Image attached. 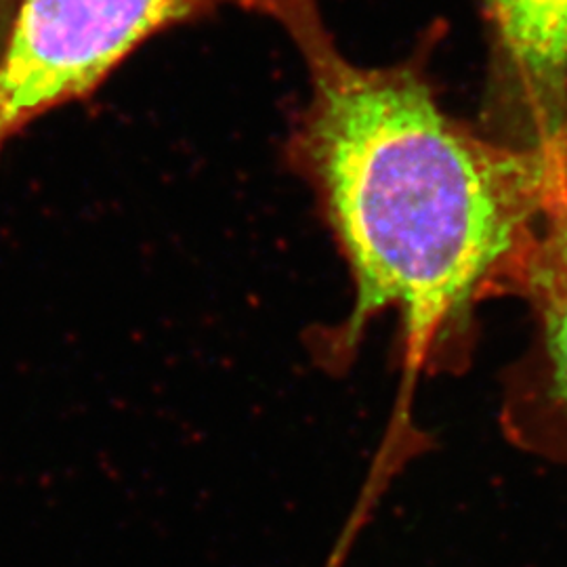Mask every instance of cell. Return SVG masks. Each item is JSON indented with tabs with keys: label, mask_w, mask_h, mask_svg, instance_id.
<instances>
[{
	"label": "cell",
	"mask_w": 567,
	"mask_h": 567,
	"mask_svg": "<svg viewBox=\"0 0 567 567\" xmlns=\"http://www.w3.org/2000/svg\"><path fill=\"white\" fill-rule=\"evenodd\" d=\"M20 0H0V44L4 41V34L9 30V23L13 20V13L18 9Z\"/></svg>",
	"instance_id": "5"
},
{
	"label": "cell",
	"mask_w": 567,
	"mask_h": 567,
	"mask_svg": "<svg viewBox=\"0 0 567 567\" xmlns=\"http://www.w3.org/2000/svg\"><path fill=\"white\" fill-rule=\"evenodd\" d=\"M526 145L567 152V0H486Z\"/></svg>",
	"instance_id": "3"
},
{
	"label": "cell",
	"mask_w": 567,
	"mask_h": 567,
	"mask_svg": "<svg viewBox=\"0 0 567 567\" xmlns=\"http://www.w3.org/2000/svg\"><path fill=\"white\" fill-rule=\"evenodd\" d=\"M280 21L307 61L311 100L292 152L353 271V343L383 309L412 358L463 324L477 295L567 192V152L486 142L435 102L416 63L362 68L326 30L318 0H246Z\"/></svg>",
	"instance_id": "1"
},
{
	"label": "cell",
	"mask_w": 567,
	"mask_h": 567,
	"mask_svg": "<svg viewBox=\"0 0 567 567\" xmlns=\"http://www.w3.org/2000/svg\"><path fill=\"white\" fill-rule=\"evenodd\" d=\"M507 278L536 307L555 395L567 404V192L550 204Z\"/></svg>",
	"instance_id": "4"
},
{
	"label": "cell",
	"mask_w": 567,
	"mask_h": 567,
	"mask_svg": "<svg viewBox=\"0 0 567 567\" xmlns=\"http://www.w3.org/2000/svg\"><path fill=\"white\" fill-rule=\"evenodd\" d=\"M225 2L20 0L0 44V152L25 126L93 93L143 42Z\"/></svg>",
	"instance_id": "2"
}]
</instances>
